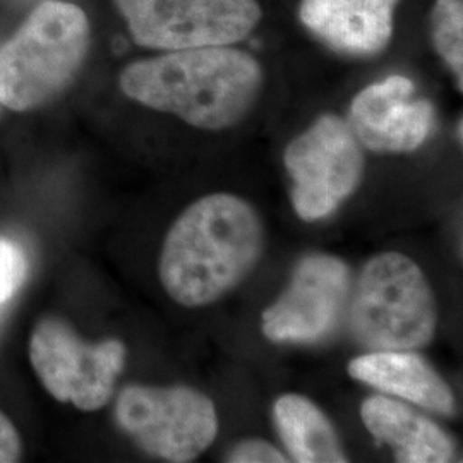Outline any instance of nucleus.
Here are the masks:
<instances>
[{
	"mask_svg": "<svg viewBox=\"0 0 463 463\" xmlns=\"http://www.w3.org/2000/svg\"><path fill=\"white\" fill-rule=\"evenodd\" d=\"M275 422L281 441L298 463H344L347 458L328 419L313 402L285 395L275 403Z\"/></svg>",
	"mask_w": 463,
	"mask_h": 463,
	"instance_id": "nucleus-14",
	"label": "nucleus"
},
{
	"mask_svg": "<svg viewBox=\"0 0 463 463\" xmlns=\"http://www.w3.org/2000/svg\"><path fill=\"white\" fill-rule=\"evenodd\" d=\"M434 49L453 71L458 90L463 83V0H436L430 14Z\"/></svg>",
	"mask_w": 463,
	"mask_h": 463,
	"instance_id": "nucleus-15",
	"label": "nucleus"
},
{
	"mask_svg": "<svg viewBox=\"0 0 463 463\" xmlns=\"http://www.w3.org/2000/svg\"><path fill=\"white\" fill-rule=\"evenodd\" d=\"M233 463H283L280 451L263 441H246L235 448L231 453Z\"/></svg>",
	"mask_w": 463,
	"mask_h": 463,
	"instance_id": "nucleus-17",
	"label": "nucleus"
},
{
	"mask_svg": "<svg viewBox=\"0 0 463 463\" xmlns=\"http://www.w3.org/2000/svg\"><path fill=\"white\" fill-rule=\"evenodd\" d=\"M298 216L315 222L333 213L363 177L364 158L345 120L323 116L285 149Z\"/></svg>",
	"mask_w": 463,
	"mask_h": 463,
	"instance_id": "nucleus-7",
	"label": "nucleus"
},
{
	"mask_svg": "<svg viewBox=\"0 0 463 463\" xmlns=\"http://www.w3.org/2000/svg\"><path fill=\"white\" fill-rule=\"evenodd\" d=\"M436 307L412 260L384 252L365 265L350 307V330L373 350H412L430 342Z\"/></svg>",
	"mask_w": 463,
	"mask_h": 463,
	"instance_id": "nucleus-4",
	"label": "nucleus"
},
{
	"mask_svg": "<svg viewBox=\"0 0 463 463\" xmlns=\"http://www.w3.org/2000/svg\"><path fill=\"white\" fill-rule=\"evenodd\" d=\"M350 287L344 261L316 254L298 263L290 287L263 315L273 342H317L328 336L345 307Z\"/></svg>",
	"mask_w": 463,
	"mask_h": 463,
	"instance_id": "nucleus-9",
	"label": "nucleus"
},
{
	"mask_svg": "<svg viewBox=\"0 0 463 463\" xmlns=\"http://www.w3.org/2000/svg\"><path fill=\"white\" fill-rule=\"evenodd\" d=\"M134 42L145 49L233 45L254 32L258 0H116Z\"/></svg>",
	"mask_w": 463,
	"mask_h": 463,
	"instance_id": "nucleus-5",
	"label": "nucleus"
},
{
	"mask_svg": "<svg viewBox=\"0 0 463 463\" xmlns=\"http://www.w3.org/2000/svg\"><path fill=\"white\" fill-rule=\"evenodd\" d=\"M400 0H302V24L330 49L374 55L392 40Z\"/></svg>",
	"mask_w": 463,
	"mask_h": 463,
	"instance_id": "nucleus-11",
	"label": "nucleus"
},
{
	"mask_svg": "<svg viewBox=\"0 0 463 463\" xmlns=\"http://www.w3.org/2000/svg\"><path fill=\"white\" fill-rule=\"evenodd\" d=\"M117 420L136 443L168 462H191L215 439V407L191 388L129 386L117 400Z\"/></svg>",
	"mask_w": 463,
	"mask_h": 463,
	"instance_id": "nucleus-6",
	"label": "nucleus"
},
{
	"mask_svg": "<svg viewBox=\"0 0 463 463\" xmlns=\"http://www.w3.org/2000/svg\"><path fill=\"white\" fill-rule=\"evenodd\" d=\"M361 414L369 432L397 451L398 462L445 463L453 457V445L443 430L395 400L369 398Z\"/></svg>",
	"mask_w": 463,
	"mask_h": 463,
	"instance_id": "nucleus-13",
	"label": "nucleus"
},
{
	"mask_svg": "<svg viewBox=\"0 0 463 463\" xmlns=\"http://www.w3.org/2000/svg\"><path fill=\"white\" fill-rule=\"evenodd\" d=\"M414 83L390 76L363 90L350 107V129L365 148L380 153H407L419 148L434 128L428 99H412Z\"/></svg>",
	"mask_w": 463,
	"mask_h": 463,
	"instance_id": "nucleus-10",
	"label": "nucleus"
},
{
	"mask_svg": "<svg viewBox=\"0 0 463 463\" xmlns=\"http://www.w3.org/2000/svg\"><path fill=\"white\" fill-rule=\"evenodd\" d=\"M261 86L260 62L231 45L166 52L134 62L120 76V88L129 99L206 131L239 124Z\"/></svg>",
	"mask_w": 463,
	"mask_h": 463,
	"instance_id": "nucleus-1",
	"label": "nucleus"
},
{
	"mask_svg": "<svg viewBox=\"0 0 463 463\" xmlns=\"http://www.w3.org/2000/svg\"><path fill=\"white\" fill-rule=\"evenodd\" d=\"M348 371L355 380L414 402L432 412L449 415L455 411V398L447 384L411 352L376 350L352 361Z\"/></svg>",
	"mask_w": 463,
	"mask_h": 463,
	"instance_id": "nucleus-12",
	"label": "nucleus"
},
{
	"mask_svg": "<svg viewBox=\"0 0 463 463\" xmlns=\"http://www.w3.org/2000/svg\"><path fill=\"white\" fill-rule=\"evenodd\" d=\"M263 244V223L244 199L204 196L168 232L160 279L175 302L206 306L248 277L261 258Z\"/></svg>",
	"mask_w": 463,
	"mask_h": 463,
	"instance_id": "nucleus-2",
	"label": "nucleus"
},
{
	"mask_svg": "<svg viewBox=\"0 0 463 463\" xmlns=\"http://www.w3.org/2000/svg\"><path fill=\"white\" fill-rule=\"evenodd\" d=\"M21 455V439L14 426L0 412V463L16 462Z\"/></svg>",
	"mask_w": 463,
	"mask_h": 463,
	"instance_id": "nucleus-18",
	"label": "nucleus"
},
{
	"mask_svg": "<svg viewBox=\"0 0 463 463\" xmlns=\"http://www.w3.org/2000/svg\"><path fill=\"white\" fill-rule=\"evenodd\" d=\"M88 47L83 9L45 0L0 50V103L21 112L55 97L80 71Z\"/></svg>",
	"mask_w": 463,
	"mask_h": 463,
	"instance_id": "nucleus-3",
	"label": "nucleus"
},
{
	"mask_svg": "<svg viewBox=\"0 0 463 463\" xmlns=\"http://www.w3.org/2000/svg\"><path fill=\"white\" fill-rule=\"evenodd\" d=\"M28 260L23 248L5 237H0V307L9 302L24 283Z\"/></svg>",
	"mask_w": 463,
	"mask_h": 463,
	"instance_id": "nucleus-16",
	"label": "nucleus"
},
{
	"mask_svg": "<svg viewBox=\"0 0 463 463\" xmlns=\"http://www.w3.org/2000/svg\"><path fill=\"white\" fill-rule=\"evenodd\" d=\"M30 357L52 397L91 412L112 395L126 348L117 340L84 344L62 321L45 319L34 328Z\"/></svg>",
	"mask_w": 463,
	"mask_h": 463,
	"instance_id": "nucleus-8",
	"label": "nucleus"
}]
</instances>
